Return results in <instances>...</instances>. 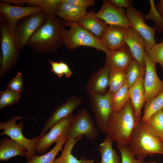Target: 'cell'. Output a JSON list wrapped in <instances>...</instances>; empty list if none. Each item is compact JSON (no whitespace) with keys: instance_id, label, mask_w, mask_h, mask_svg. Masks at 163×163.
I'll return each mask as SVG.
<instances>
[{"instance_id":"cell-10","label":"cell","mask_w":163,"mask_h":163,"mask_svg":"<svg viewBox=\"0 0 163 163\" xmlns=\"http://www.w3.org/2000/svg\"><path fill=\"white\" fill-rule=\"evenodd\" d=\"M90 102L98 129L106 135L109 120L113 112L109 94H94L90 95Z\"/></svg>"},{"instance_id":"cell-5","label":"cell","mask_w":163,"mask_h":163,"mask_svg":"<svg viewBox=\"0 0 163 163\" xmlns=\"http://www.w3.org/2000/svg\"><path fill=\"white\" fill-rule=\"evenodd\" d=\"M65 25L70 27L68 30L64 28L62 33L63 45L68 49L73 50L80 46H85L102 50L105 53L109 50L101 40L77 23L65 22Z\"/></svg>"},{"instance_id":"cell-8","label":"cell","mask_w":163,"mask_h":163,"mask_svg":"<svg viewBox=\"0 0 163 163\" xmlns=\"http://www.w3.org/2000/svg\"><path fill=\"white\" fill-rule=\"evenodd\" d=\"M92 140L98 136V131L87 110L83 108L74 116L71 125L67 139H74L82 136Z\"/></svg>"},{"instance_id":"cell-31","label":"cell","mask_w":163,"mask_h":163,"mask_svg":"<svg viewBox=\"0 0 163 163\" xmlns=\"http://www.w3.org/2000/svg\"><path fill=\"white\" fill-rule=\"evenodd\" d=\"M145 69H142L134 59L129 65L126 70V84L128 88L136 82L139 76L145 73Z\"/></svg>"},{"instance_id":"cell-40","label":"cell","mask_w":163,"mask_h":163,"mask_svg":"<svg viewBox=\"0 0 163 163\" xmlns=\"http://www.w3.org/2000/svg\"><path fill=\"white\" fill-rule=\"evenodd\" d=\"M48 61L51 66L50 69L51 72L56 75L59 77H62L64 74L62 72L59 62H54L50 59H49Z\"/></svg>"},{"instance_id":"cell-33","label":"cell","mask_w":163,"mask_h":163,"mask_svg":"<svg viewBox=\"0 0 163 163\" xmlns=\"http://www.w3.org/2000/svg\"><path fill=\"white\" fill-rule=\"evenodd\" d=\"M150 9L148 13L143 15V18L145 21L149 20L153 21L155 23V28L159 32L163 31V18L158 13L153 0L149 1Z\"/></svg>"},{"instance_id":"cell-22","label":"cell","mask_w":163,"mask_h":163,"mask_svg":"<svg viewBox=\"0 0 163 163\" xmlns=\"http://www.w3.org/2000/svg\"><path fill=\"white\" fill-rule=\"evenodd\" d=\"M77 23L100 40L108 26L104 21L97 18L94 13L91 11L88 12Z\"/></svg>"},{"instance_id":"cell-36","label":"cell","mask_w":163,"mask_h":163,"mask_svg":"<svg viewBox=\"0 0 163 163\" xmlns=\"http://www.w3.org/2000/svg\"><path fill=\"white\" fill-rule=\"evenodd\" d=\"M62 0H41L40 7L47 15L56 13Z\"/></svg>"},{"instance_id":"cell-35","label":"cell","mask_w":163,"mask_h":163,"mask_svg":"<svg viewBox=\"0 0 163 163\" xmlns=\"http://www.w3.org/2000/svg\"><path fill=\"white\" fill-rule=\"evenodd\" d=\"M121 158V163H142L145 160L138 159L132 152L129 145H117Z\"/></svg>"},{"instance_id":"cell-27","label":"cell","mask_w":163,"mask_h":163,"mask_svg":"<svg viewBox=\"0 0 163 163\" xmlns=\"http://www.w3.org/2000/svg\"><path fill=\"white\" fill-rule=\"evenodd\" d=\"M66 140L67 137L56 143L53 148L47 153L40 156L34 154L25 163H53L58 153L62 150Z\"/></svg>"},{"instance_id":"cell-30","label":"cell","mask_w":163,"mask_h":163,"mask_svg":"<svg viewBox=\"0 0 163 163\" xmlns=\"http://www.w3.org/2000/svg\"><path fill=\"white\" fill-rule=\"evenodd\" d=\"M126 82V70L110 71L109 88L107 93L110 95L114 93Z\"/></svg>"},{"instance_id":"cell-1","label":"cell","mask_w":163,"mask_h":163,"mask_svg":"<svg viewBox=\"0 0 163 163\" xmlns=\"http://www.w3.org/2000/svg\"><path fill=\"white\" fill-rule=\"evenodd\" d=\"M47 16L46 22L34 33L27 44L38 53L54 52L63 45L62 33L65 22L55 15Z\"/></svg>"},{"instance_id":"cell-29","label":"cell","mask_w":163,"mask_h":163,"mask_svg":"<svg viewBox=\"0 0 163 163\" xmlns=\"http://www.w3.org/2000/svg\"><path fill=\"white\" fill-rule=\"evenodd\" d=\"M163 108V91L151 100L145 102L141 122L147 121L155 113Z\"/></svg>"},{"instance_id":"cell-44","label":"cell","mask_w":163,"mask_h":163,"mask_svg":"<svg viewBox=\"0 0 163 163\" xmlns=\"http://www.w3.org/2000/svg\"><path fill=\"white\" fill-rule=\"evenodd\" d=\"M160 139L161 140V141L162 142H163V138Z\"/></svg>"},{"instance_id":"cell-46","label":"cell","mask_w":163,"mask_h":163,"mask_svg":"<svg viewBox=\"0 0 163 163\" xmlns=\"http://www.w3.org/2000/svg\"></svg>"},{"instance_id":"cell-16","label":"cell","mask_w":163,"mask_h":163,"mask_svg":"<svg viewBox=\"0 0 163 163\" xmlns=\"http://www.w3.org/2000/svg\"><path fill=\"white\" fill-rule=\"evenodd\" d=\"M106 53V58L104 66L108 68L110 71H125L134 59L126 44L119 48L109 50Z\"/></svg>"},{"instance_id":"cell-12","label":"cell","mask_w":163,"mask_h":163,"mask_svg":"<svg viewBox=\"0 0 163 163\" xmlns=\"http://www.w3.org/2000/svg\"><path fill=\"white\" fill-rule=\"evenodd\" d=\"M145 71L144 79L145 102H148L163 91V81L158 77L156 72V63L145 55Z\"/></svg>"},{"instance_id":"cell-25","label":"cell","mask_w":163,"mask_h":163,"mask_svg":"<svg viewBox=\"0 0 163 163\" xmlns=\"http://www.w3.org/2000/svg\"><path fill=\"white\" fill-rule=\"evenodd\" d=\"M113 141L106 135L98 148L101 160L100 163H121V157L113 148Z\"/></svg>"},{"instance_id":"cell-39","label":"cell","mask_w":163,"mask_h":163,"mask_svg":"<svg viewBox=\"0 0 163 163\" xmlns=\"http://www.w3.org/2000/svg\"><path fill=\"white\" fill-rule=\"evenodd\" d=\"M71 3L84 8L94 5V0H67Z\"/></svg>"},{"instance_id":"cell-9","label":"cell","mask_w":163,"mask_h":163,"mask_svg":"<svg viewBox=\"0 0 163 163\" xmlns=\"http://www.w3.org/2000/svg\"><path fill=\"white\" fill-rule=\"evenodd\" d=\"M74 117L72 113L59 120L48 133L40 138L36 146L35 152L43 154L52 144L66 137Z\"/></svg>"},{"instance_id":"cell-11","label":"cell","mask_w":163,"mask_h":163,"mask_svg":"<svg viewBox=\"0 0 163 163\" xmlns=\"http://www.w3.org/2000/svg\"><path fill=\"white\" fill-rule=\"evenodd\" d=\"M133 27L144 39L146 52L156 43L155 39L156 29L147 25L143 19L142 12L132 6L126 9L125 11Z\"/></svg>"},{"instance_id":"cell-14","label":"cell","mask_w":163,"mask_h":163,"mask_svg":"<svg viewBox=\"0 0 163 163\" xmlns=\"http://www.w3.org/2000/svg\"><path fill=\"white\" fill-rule=\"evenodd\" d=\"M0 13L7 19L8 23L15 27L18 22L24 17L30 14L42 11L40 7L19 6L11 5L7 2L1 1Z\"/></svg>"},{"instance_id":"cell-34","label":"cell","mask_w":163,"mask_h":163,"mask_svg":"<svg viewBox=\"0 0 163 163\" xmlns=\"http://www.w3.org/2000/svg\"><path fill=\"white\" fill-rule=\"evenodd\" d=\"M146 53L152 61L160 65L163 71V40L159 43H156Z\"/></svg>"},{"instance_id":"cell-3","label":"cell","mask_w":163,"mask_h":163,"mask_svg":"<svg viewBox=\"0 0 163 163\" xmlns=\"http://www.w3.org/2000/svg\"><path fill=\"white\" fill-rule=\"evenodd\" d=\"M15 27L11 26L6 18L0 14V32L2 58L0 78L11 70L17 62L19 49L16 38Z\"/></svg>"},{"instance_id":"cell-32","label":"cell","mask_w":163,"mask_h":163,"mask_svg":"<svg viewBox=\"0 0 163 163\" xmlns=\"http://www.w3.org/2000/svg\"><path fill=\"white\" fill-rule=\"evenodd\" d=\"M21 98L20 94L6 88L0 93V109L18 103Z\"/></svg>"},{"instance_id":"cell-6","label":"cell","mask_w":163,"mask_h":163,"mask_svg":"<svg viewBox=\"0 0 163 163\" xmlns=\"http://www.w3.org/2000/svg\"><path fill=\"white\" fill-rule=\"evenodd\" d=\"M47 20V14L42 11L29 15L18 22L15 27L14 32L20 50L27 45L33 34Z\"/></svg>"},{"instance_id":"cell-23","label":"cell","mask_w":163,"mask_h":163,"mask_svg":"<svg viewBox=\"0 0 163 163\" xmlns=\"http://www.w3.org/2000/svg\"><path fill=\"white\" fill-rule=\"evenodd\" d=\"M27 150L24 146L15 140L7 137L0 141V160L7 161L17 156L26 157Z\"/></svg>"},{"instance_id":"cell-20","label":"cell","mask_w":163,"mask_h":163,"mask_svg":"<svg viewBox=\"0 0 163 163\" xmlns=\"http://www.w3.org/2000/svg\"><path fill=\"white\" fill-rule=\"evenodd\" d=\"M87 13L86 9L73 4L67 0H62L56 16L65 22L77 23Z\"/></svg>"},{"instance_id":"cell-42","label":"cell","mask_w":163,"mask_h":163,"mask_svg":"<svg viewBox=\"0 0 163 163\" xmlns=\"http://www.w3.org/2000/svg\"><path fill=\"white\" fill-rule=\"evenodd\" d=\"M155 7L158 14L163 18V0H161L158 2Z\"/></svg>"},{"instance_id":"cell-45","label":"cell","mask_w":163,"mask_h":163,"mask_svg":"<svg viewBox=\"0 0 163 163\" xmlns=\"http://www.w3.org/2000/svg\"></svg>"},{"instance_id":"cell-17","label":"cell","mask_w":163,"mask_h":163,"mask_svg":"<svg viewBox=\"0 0 163 163\" xmlns=\"http://www.w3.org/2000/svg\"><path fill=\"white\" fill-rule=\"evenodd\" d=\"M125 40L133 58L142 69H145V58L146 52L142 37L131 27L126 29Z\"/></svg>"},{"instance_id":"cell-19","label":"cell","mask_w":163,"mask_h":163,"mask_svg":"<svg viewBox=\"0 0 163 163\" xmlns=\"http://www.w3.org/2000/svg\"><path fill=\"white\" fill-rule=\"evenodd\" d=\"M126 29L120 26L109 25L101 41L109 50L119 48L126 44Z\"/></svg>"},{"instance_id":"cell-13","label":"cell","mask_w":163,"mask_h":163,"mask_svg":"<svg viewBox=\"0 0 163 163\" xmlns=\"http://www.w3.org/2000/svg\"><path fill=\"white\" fill-rule=\"evenodd\" d=\"M95 15L108 25L119 26L126 29L132 27L124 9L115 7L109 0H103L101 9Z\"/></svg>"},{"instance_id":"cell-18","label":"cell","mask_w":163,"mask_h":163,"mask_svg":"<svg viewBox=\"0 0 163 163\" xmlns=\"http://www.w3.org/2000/svg\"><path fill=\"white\" fill-rule=\"evenodd\" d=\"M109 69L105 67L98 69L88 81L86 89L90 95L94 94H104L109 86Z\"/></svg>"},{"instance_id":"cell-7","label":"cell","mask_w":163,"mask_h":163,"mask_svg":"<svg viewBox=\"0 0 163 163\" xmlns=\"http://www.w3.org/2000/svg\"><path fill=\"white\" fill-rule=\"evenodd\" d=\"M23 119L20 116H15L5 123L1 122L0 129L3 131L0 133V135L8 136L11 139L25 147L27 150L26 157L28 160L35 154L36 146L40 137L39 136L33 139H28L24 136L22 131L24 121L17 123L18 120Z\"/></svg>"},{"instance_id":"cell-37","label":"cell","mask_w":163,"mask_h":163,"mask_svg":"<svg viewBox=\"0 0 163 163\" xmlns=\"http://www.w3.org/2000/svg\"><path fill=\"white\" fill-rule=\"evenodd\" d=\"M23 87L22 74L19 71L8 83L7 88L21 94L23 91Z\"/></svg>"},{"instance_id":"cell-41","label":"cell","mask_w":163,"mask_h":163,"mask_svg":"<svg viewBox=\"0 0 163 163\" xmlns=\"http://www.w3.org/2000/svg\"><path fill=\"white\" fill-rule=\"evenodd\" d=\"M59 62L65 76L67 78H70L72 72L68 65L62 61H60Z\"/></svg>"},{"instance_id":"cell-15","label":"cell","mask_w":163,"mask_h":163,"mask_svg":"<svg viewBox=\"0 0 163 163\" xmlns=\"http://www.w3.org/2000/svg\"><path fill=\"white\" fill-rule=\"evenodd\" d=\"M82 100L73 95L68 98L66 101L58 106L46 120L40 135L42 137L47 131L58 121L72 113V112L81 105Z\"/></svg>"},{"instance_id":"cell-21","label":"cell","mask_w":163,"mask_h":163,"mask_svg":"<svg viewBox=\"0 0 163 163\" xmlns=\"http://www.w3.org/2000/svg\"><path fill=\"white\" fill-rule=\"evenodd\" d=\"M145 74V73H142L128 89L129 100L136 115L138 117H141L142 108L145 102L144 87Z\"/></svg>"},{"instance_id":"cell-26","label":"cell","mask_w":163,"mask_h":163,"mask_svg":"<svg viewBox=\"0 0 163 163\" xmlns=\"http://www.w3.org/2000/svg\"><path fill=\"white\" fill-rule=\"evenodd\" d=\"M142 123L145 128L153 135L160 139L163 138V109L153 114L147 121Z\"/></svg>"},{"instance_id":"cell-4","label":"cell","mask_w":163,"mask_h":163,"mask_svg":"<svg viewBox=\"0 0 163 163\" xmlns=\"http://www.w3.org/2000/svg\"><path fill=\"white\" fill-rule=\"evenodd\" d=\"M129 145L138 159L145 160L148 156L163 155V142L160 139L148 131L141 122L135 129Z\"/></svg>"},{"instance_id":"cell-24","label":"cell","mask_w":163,"mask_h":163,"mask_svg":"<svg viewBox=\"0 0 163 163\" xmlns=\"http://www.w3.org/2000/svg\"><path fill=\"white\" fill-rule=\"evenodd\" d=\"M80 137L74 139H67L65 142L64 148L61 151L60 156L56 158L53 163H93L94 160L85 159L82 157L78 160L72 155V152L75 143L82 139Z\"/></svg>"},{"instance_id":"cell-2","label":"cell","mask_w":163,"mask_h":163,"mask_svg":"<svg viewBox=\"0 0 163 163\" xmlns=\"http://www.w3.org/2000/svg\"><path fill=\"white\" fill-rule=\"evenodd\" d=\"M141 117H137L129 99L121 110L113 112L108 121L107 134L117 145H129L132 135Z\"/></svg>"},{"instance_id":"cell-38","label":"cell","mask_w":163,"mask_h":163,"mask_svg":"<svg viewBox=\"0 0 163 163\" xmlns=\"http://www.w3.org/2000/svg\"><path fill=\"white\" fill-rule=\"evenodd\" d=\"M110 3L119 8H125L126 9L132 6L133 1L131 0H110Z\"/></svg>"},{"instance_id":"cell-28","label":"cell","mask_w":163,"mask_h":163,"mask_svg":"<svg viewBox=\"0 0 163 163\" xmlns=\"http://www.w3.org/2000/svg\"><path fill=\"white\" fill-rule=\"evenodd\" d=\"M128 89L126 83L116 92L110 95L109 94L110 102L113 112L121 110L129 99Z\"/></svg>"},{"instance_id":"cell-43","label":"cell","mask_w":163,"mask_h":163,"mask_svg":"<svg viewBox=\"0 0 163 163\" xmlns=\"http://www.w3.org/2000/svg\"><path fill=\"white\" fill-rule=\"evenodd\" d=\"M142 163H157L155 161H145L144 160Z\"/></svg>"}]
</instances>
